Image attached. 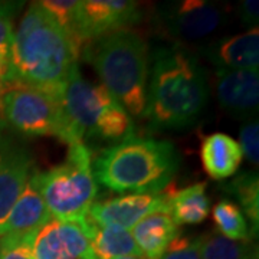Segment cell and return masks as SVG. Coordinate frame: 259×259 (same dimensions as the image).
Returning <instances> with one entry per match:
<instances>
[{"mask_svg":"<svg viewBox=\"0 0 259 259\" xmlns=\"http://www.w3.org/2000/svg\"><path fill=\"white\" fill-rule=\"evenodd\" d=\"M35 259H95L82 222L51 218L29 239Z\"/></svg>","mask_w":259,"mask_h":259,"instance_id":"obj_9","label":"cell"},{"mask_svg":"<svg viewBox=\"0 0 259 259\" xmlns=\"http://www.w3.org/2000/svg\"><path fill=\"white\" fill-rule=\"evenodd\" d=\"M6 85H8V82H6V81H5V79H3V78L0 76V91H2V90H3V88L6 87Z\"/></svg>","mask_w":259,"mask_h":259,"instance_id":"obj_30","label":"cell"},{"mask_svg":"<svg viewBox=\"0 0 259 259\" xmlns=\"http://www.w3.org/2000/svg\"><path fill=\"white\" fill-rule=\"evenodd\" d=\"M213 222L218 233L232 241H250L253 233L242 209L229 199L214 204L212 210Z\"/></svg>","mask_w":259,"mask_h":259,"instance_id":"obj_20","label":"cell"},{"mask_svg":"<svg viewBox=\"0 0 259 259\" xmlns=\"http://www.w3.org/2000/svg\"><path fill=\"white\" fill-rule=\"evenodd\" d=\"M22 3L0 2V76L9 83L12 76V44H13V16Z\"/></svg>","mask_w":259,"mask_h":259,"instance_id":"obj_24","label":"cell"},{"mask_svg":"<svg viewBox=\"0 0 259 259\" xmlns=\"http://www.w3.org/2000/svg\"><path fill=\"white\" fill-rule=\"evenodd\" d=\"M216 95L225 111L248 118L258 112L259 72L250 69H216Z\"/></svg>","mask_w":259,"mask_h":259,"instance_id":"obj_12","label":"cell"},{"mask_svg":"<svg viewBox=\"0 0 259 259\" xmlns=\"http://www.w3.org/2000/svg\"><path fill=\"white\" fill-rule=\"evenodd\" d=\"M37 171V168L32 170L23 192L19 196L18 202L15 203L3 229L0 231V238L9 236L29 241L30 236L52 218L39 192Z\"/></svg>","mask_w":259,"mask_h":259,"instance_id":"obj_13","label":"cell"},{"mask_svg":"<svg viewBox=\"0 0 259 259\" xmlns=\"http://www.w3.org/2000/svg\"><path fill=\"white\" fill-rule=\"evenodd\" d=\"M37 186L51 216L65 222L87 218L98 193L93 173V154L87 144L69 146L62 164L37 171Z\"/></svg>","mask_w":259,"mask_h":259,"instance_id":"obj_6","label":"cell"},{"mask_svg":"<svg viewBox=\"0 0 259 259\" xmlns=\"http://www.w3.org/2000/svg\"><path fill=\"white\" fill-rule=\"evenodd\" d=\"M0 114L5 122L28 137H55L65 144L76 141L65 115L61 97L20 81H12L0 91Z\"/></svg>","mask_w":259,"mask_h":259,"instance_id":"obj_7","label":"cell"},{"mask_svg":"<svg viewBox=\"0 0 259 259\" xmlns=\"http://www.w3.org/2000/svg\"><path fill=\"white\" fill-rule=\"evenodd\" d=\"M179 167L173 143L131 136L104 148L93 161V173L115 193H156L171 183Z\"/></svg>","mask_w":259,"mask_h":259,"instance_id":"obj_3","label":"cell"},{"mask_svg":"<svg viewBox=\"0 0 259 259\" xmlns=\"http://www.w3.org/2000/svg\"><path fill=\"white\" fill-rule=\"evenodd\" d=\"M0 259H35L29 241L9 236L0 238Z\"/></svg>","mask_w":259,"mask_h":259,"instance_id":"obj_27","label":"cell"},{"mask_svg":"<svg viewBox=\"0 0 259 259\" xmlns=\"http://www.w3.org/2000/svg\"><path fill=\"white\" fill-rule=\"evenodd\" d=\"M65 115L76 141H121L134 136L130 114L102 85L88 82L74 66L61 95Z\"/></svg>","mask_w":259,"mask_h":259,"instance_id":"obj_5","label":"cell"},{"mask_svg":"<svg viewBox=\"0 0 259 259\" xmlns=\"http://www.w3.org/2000/svg\"><path fill=\"white\" fill-rule=\"evenodd\" d=\"M131 235L144 258L158 259L180 232L170 210L158 209L143 218L131 229Z\"/></svg>","mask_w":259,"mask_h":259,"instance_id":"obj_16","label":"cell"},{"mask_svg":"<svg viewBox=\"0 0 259 259\" xmlns=\"http://www.w3.org/2000/svg\"><path fill=\"white\" fill-rule=\"evenodd\" d=\"M81 52L82 49L37 2L30 3L13 30V81L61 97Z\"/></svg>","mask_w":259,"mask_h":259,"instance_id":"obj_1","label":"cell"},{"mask_svg":"<svg viewBox=\"0 0 259 259\" xmlns=\"http://www.w3.org/2000/svg\"><path fill=\"white\" fill-rule=\"evenodd\" d=\"M209 101L203 65L180 45L153 55L146 117L157 130H177L196 122Z\"/></svg>","mask_w":259,"mask_h":259,"instance_id":"obj_2","label":"cell"},{"mask_svg":"<svg viewBox=\"0 0 259 259\" xmlns=\"http://www.w3.org/2000/svg\"><path fill=\"white\" fill-rule=\"evenodd\" d=\"M204 56L216 69H250L258 71L259 66V30L232 35L216 40L203 48Z\"/></svg>","mask_w":259,"mask_h":259,"instance_id":"obj_15","label":"cell"},{"mask_svg":"<svg viewBox=\"0 0 259 259\" xmlns=\"http://www.w3.org/2000/svg\"><path fill=\"white\" fill-rule=\"evenodd\" d=\"M163 32L179 42H196L212 36L226 19L219 3L206 0H182L166 5L160 10Z\"/></svg>","mask_w":259,"mask_h":259,"instance_id":"obj_8","label":"cell"},{"mask_svg":"<svg viewBox=\"0 0 259 259\" xmlns=\"http://www.w3.org/2000/svg\"><path fill=\"white\" fill-rule=\"evenodd\" d=\"M0 118H2V114H0Z\"/></svg>","mask_w":259,"mask_h":259,"instance_id":"obj_31","label":"cell"},{"mask_svg":"<svg viewBox=\"0 0 259 259\" xmlns=\"http://www.w3.org/2000/svg\"><path fill=\"white\" fill-rule=\"evenodd\" d=\"M115 259H147L144 256H121V258H115Z\"/></svg>","mask_w":259,"mask_h":259,"instance_id":"obj_29","label":"cell"},{"mask_svg":"<svg viewBox=\"0 0 259 259\" xmlns=\"http://www.w3.org/2000/svg\"><path fill=\"white\" fill-rule=\"evenodd\" d=\"M168 210L177 225L202 223L210 213V202L206 194V183H194L173 190L168 199Z\"/></svg>","mask_w":259,"mask_h":259,"instance_id":"obj_19","label":"cell"},{"mask_svg":"<svg viewBox=\"0 0 259 259\" xmlns=\"http://www.w3.org/2000/svg\"><path fill=\"white\" fill-rule=\"evenodd\" d=\"M140 6L130 0L81 2V33L85 44L115 30L127 29L140 20Z\"/></svg>","mask_w":259,"mask_h":259,"instance_id":"obj_11","label":"cell"},{"mask_svg":"<svg viewBox=\"0 0 259 259\" xmlns=\"http://www.w3.org/2000/svg\"><path fill=\"white\" fill-rule=\"evenodd\" d=\"M200 158L207 176L214 180H225L239 170L243 154L238 141L231 136L213 133L202 141Z\"/></svg>","mask_w":259,"mask_h":259,"instance_id":"obj_17","label":"cell"},{"mask_svg":"<svg viewBox=\"0 0 259 259\" xmlns=\"http://www.w3.org/2000/svg\"><path fill=\"white\" fill-rule=\"evenodd\" d=\"M56 23L64 29L78 47L87 44L81 33V2L75 0H42L37 2Z\"/></svg>","mask_w":259,"mask_h":259,"instance_id":"obj_23","label":"cell"},{"mask_svg":"<svg viewBox=\"0 0 259 259\" xmlns=\"http://www.w3.org/2000/svg\"><path fill=\"white\" fill-rule=\"evenodd\" d=\"M226 192L239 202L242 212L249 221L250 231L256 235L259 226V180L256 173L243 171L225 187Z\"/></svg>","mask_w":259,"mask_h":259,"instance_id":"obj_21","label":"cell"},{"mask_svg":"<svg viewBox=\"0 0 259 259\" xmlns=\"http://www.w3.org/2000/svg\"><path fill=\"white\" fill-rule=\"evenodd\" d=\"M239 147L242 154L248 158L250 164H259V122L250 120L245 122L239 130Z\"/></svg>","mask_w":259,"mask_h":259,"instance_id":"obj_25","label":"cell"},{"mask_svg":"<svg viewBox=\"0 0 259 259\" xmlns=\"http://www.w3.org/2000/svg\"><path fill=\"white\" fill-rule=\"evenodd\" d=\"M173 190L163 189L156 193H128L102 202H94L87 218L102 226L131 231L148 213L168 209V199Z\"/></svg>","mask_w":259,"mask_h":259,"instance_id":"obj_10","label":"cell"},{"mask_svg":"<svg viewBox=\"0 0 259 259\" xmlns=\"http://www.w3.org/2000/svg\"><path fill=\"white\" fill-rule=\"evenodd\" d=\"M88 235L95 259H115L121 256H143L133 239L131 231L102 226L88 218L81 221Z\"/></svg>","mask_w":259,"mask_h":259,"instance_id":"obj_18","label":"cell"},{"mask_svg":"<svg viewBox=\"0 0 259 259\" xmlns=\"http://www.w3.org/2000/svg\"><path fill=\"white\" fill-rule=\"evenodd\" d=\"M33 168L35 161L26 148L10 144L0 151V231Z\"/></svg>","mask_w":259,"mask_h":259,"instance_id":"obj_14","label":"cell"},{"mask_svg":"<svg viewBox=\"0 0 259 259\" xmlns=\"http://www.w3.org/2000/svg\"><path fill=\"white\" fill-rule=\"evenodd\" d=\"M158 259H200V238L190 239L179 235Z\"/></svg>","mask_w":259,"mask_h":259,"instance_id":"obj_26","label":"cell"},{"mask_svg":"<svg viewBox=\"0 0 259 259\" xmlns=\"http://www.w3.org/2000/svg\"><path fill=\"white\" fill-rule=\"evenodd\" d=\"M200 259H256L250 241H232L218 232L200 236Z\"/></svg>","mask_w":259,"mask_h":259,"instance_id":"obj_22","label":"cell"},{"mask_svg":"<svg viewBox=\"0 0 259 259\" xmlns=\"http://www.w3.org/2000/svg\"><path fill=\"white\" fill-rule=\"evenodd\" d=\"M259 3L256 0H243L238 6V16L245 25H248L250 29L258 28L259 20Z\"/></svg>","mask_w":259,"mask_h":259,"instance_id":"obj_28","label":"cell"},{"mask_svg":"<svg viewBox=\"0 0 259 259\" xmlns=\"http://www.w3.org/2000/svg\"><path fill=\"white\" fill-rule=\"evenodd\" d=\"M81 55L130 117H146L150 52L144 37L130 29L115 30L90 40Z\"/></svg>","mask_w":259,"mask_h":259,"instance_id":"obj_4","label":"cell"}]
</instances>
